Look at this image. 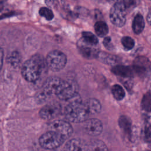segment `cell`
<instances>
[{
	"instance_id": "6da1fadb",
	"label": "cell",
	"mask_w": 151,
	"mask_h": 151,
	"mask_svg": "<svg viewBox=\"0 0 151 151\" xmlns=\"http://www.w3.org/2000/svg\"><path fill=\"white\" fill-rule=\"evenodd\" d=\"M68 103L64 109V114L66 119L73 123L85 122L90 115L88 113L84 101L81 100L78 94L70 99Z\"/></svg>"
},
{
	"instance_id": "7a4b0ae2",
	"label": "cell",
	"mask_w": 151,
	"mask_h": 151,
	"mask_svg": "<svg viewBox=\"0 0 151 151\" xmlns=\"http://www.w3.org/2000/svg\"><path fill=\"white\" fill-rule=\"evenodd\" d=\"M45 61L40 54H35L24 63L21 74L27 81L33 82L37 80L44 67Z\"/></svg>"
},
{
	"instance_id": "3957f363",
	"label": "cell",
	"mask_w": 151,
	"mask_h": 151,
	"mask_svg": "<svg viewBox=\"0 0 151 151\" xmlns=\"http://www.w3.org/2000/svg\"><path fill=\"white\" fill-rule=\"evenodd\" d=\"M135 1H121L116 2L111 8L110 19L111 23L116 27H123L126 21L127 9L135 5Z\"/></svg>"
},
{
	"instance_id": "277c9868",
	"label": "cell",
	"mask_w": 151,
	"mask_h": 151,
	"mask_svg": "<svg viewBox=\"0 0 151 151\" xmlns=\"http://www.w3.org/2000/svg\"><path fill=\"white\" fill-rule=\"evenodd\" d=\"M65 140V139L60 134L48 130L40 136L39 143L42 147L52 150L60 146Z\"/></svg>"
},
{
	"instance_id": "5b68a950",
	"label": "cell",
	"mask_w": 151,
	"mask_h": 151,
	"mask_svg": "<svg viewBox=\"0 0 151 151\" xmlns=\"http://www.w3.org/2000/svg\"><path fill=\"white\" fill-rule=\"evenodd\" d=\"M67 57L64 53L59 50H52L47 55L45 64L53 71L62 70L66 65Z\"/></svg>"
},
{
	"instance_id": "8992f818",
	"label": "cell",
	"mask_w": 151,
	"mask_h": 151,
	"mask_svg": "<svg viewBox=\"0 0 151 151\" xmlns=\"http://www.w3.org/2000/svg\"><path fill=\"white\" fill-rule=\"evenodd\" d=\"M78 85L74 80H63L60 84L55 96L61 100H69L77 94Z\"/></svg>"
},
{
	"instance_id": "52a82bcc",
	"label": "cell",
	"mask_w": 151,
	"mask_h": 151,
	"mask_svg": "<svg viewBox=\"0 0 151 151\" xmlns=\"http://www.w3.org/2000/svg\"><path fill=\"white\" fill-rule=\"evenodd\" d=\"M134 74L145 78L151 76V62L144 56H138L133 61L132 66Z\"/></svg>"
},
{
	"instance_id": "ba28073f",
	"label": "cell",
	"mask_w": 151,
	"mask_h": 151,
	"mask_svg": "<svg viewBox=\"0 0 151 151\" xmlns=\"http://www.w3.org/2000/svg\"><path fill=\"white\" fill-rule=\"evenodd\" d=\"M48 129L49 130L60 134L65 139L70 137L73 132V127L70 123L63 120H56L52 122L49 124Z\"/></svg>"
},
{
	"instance_id": "9c48e42d",
	"label": "cell",
	"mask_w": 151,
	"mask_h": 151,
	"mask_svg": "<svg viewBox=\"0 0 151 151\" xmlns=\"http://www.w3.org/2000/svg\"><path fill=\"white\" fill-rule=\"evenodd\" d=\"M61 81L62 80L60 78L57 77L48 78L42 86V89L40 93V98L41 99H44L53 94L55 95L58 87Z\"/></svg>"
},
{
	"instance_id": "30bf717a",
	"label": "cell",
	"mask_w": 151,
	"mask_h": 151,
	"mask_svg": "<svg viewBox=\"0 0 151 151\" xmlns=\"http://www.w3.org/2000/svg\"><path fill=\"white\" fill-rule=\"evenodd\" d=\"M83 129L88 134L92 136H97L101 133L103 126L100 120L97 119H90L84 122Z\"/></svg>"
},
{
	"instance_id": "8fae6325",
	"label": "cell",
	"mask_w": 151,
	"mask_h": 151,
	"mask_svg": "<svg viewBox=\"0 0 151 151\" xmlns=\"http://www.w3.org/2000/svg\"><path fill=\"white\" fill-rule=\"evenodd\" d=\"M61 106L57 102H52L44 106L40 111V116L44 120H51L61 111Z\"/></svg>"
},
{
	"instance_id": "7c38bea8",
	"label": "cell",
	"mask_w": 151,
	"mask_h": 151,
	"mask_svg": "<svg viewBox=\"0 0 151 151\" xmlns=\"http://www.w3.org/2000/svg\"><path fill=\"white\" fill-rule=\"evenodd\" d=\"M111 72L117 76L124 78L132 77L134 74L132 67L122 65H114L111 68Z\"/></svg>"
},
{
	"instance_id": "4fadbf2b",
	"label": "cell",
	"mask_w": 151,
	"mask_h": 151,
	"mask_svg": "<svg viewBox=\"0 0 151 151\" xmlns=\"http://www.w3.org/2000/svg\"><path fill=\"white\" fill-rule=\"evenodd\" d=\"M118 123L120 129L130 139L132 133V122L127 116L122 115L118 120Z\"/></svg>"
},
{
	"instance_id": "5bb4252c",
	"label": "cell",
	"mask_w": 151,
	"mask_h": 151,
	"mask_svg": "<svg viewBox=\"0 0 151 151\" xmlns=\"http://www.w3.org/2000/svg\"><path fill=\"white\" fill-rule=\"evenodd\" d=\"M84 104L90 114L99 113L101 110L100 101L96 99H89L84 101Z\"/></svg>"
},
{
	"instance_id": "9a60e30c",
	"label": "cell",
	"mask_w": 151,
	"mask_h": 151,
	"mask_svg": "<svg viewBox=\"0 0 151 151\" xmlns=\"http://www.w3.org/2000/svg\"><path fill=\"white\" fill-rule=\"evenodd\" d=\"M97 57L102 63L109 65H113L119 61V58L117 56L104 52H99Z\"/></svg>"
},
{
	"instance_id": "2e32d148",
	"label": "cell",
	"mask_w": 151,
	"mask_h": 151,
	"mask_svg": "<svg viewBox=\"0 0 151 151\" xmlns=\"http://www.w3.org/2000/svg\"><path fill=\"white\" fill-rule=\"evenodd\" d=\"M145 25V22L143 16L140 14H136L132 22V29L134 34H140L143 31Z\"/></svg>"
},
{
	"instance_id": "e0dca14e",
	"label": "cell",
	"mask_w": 151,
	"mask_h": 151,
	"mask_svg": "<svg viewBox=\"0 0 151 151\" xmlns=\"http://www.w3.org/2000/svg\"><path fill=\"white\" fill-rule=\"evenodd\" d=\"M83 42V44L79 45V48L82 55L88 58H91L94 57H97L99 52H97L96 49L92 47L93 46L86 44L84 42Z\"/></svg>"
},
{
	"instance_id": "ac0fdd59",
	"label": "cell",
	"mask_w": 151,
	"mask_h": 151,
	"mask_svg": "<svg viewBox=\"0 0 151 151\" xmlns=\"http://www.w3.org/2000/svg\"><path fill=\"white\" fill-rule=\"evenodd\" d=\"M64 151H83L81 141L77 139L70 140L64 146Z\"/></svg>"
},
{
	"instance_id": "d6986e66",
	"label": "cell",
	"mask_w": 151,
	"mask_h": 151,
	"mask_svg": "<svg viewBox=\"0 0 151 151\" xmlns=\"http://www.w3.org/2000/svg\"><path fill=\"white\" fill-rule=\"evenodd\" d=\"M94 30L99 37H103L107 34L109 27L105 22L99 21L94 24Z\"/></svg>"
},
{
	"instance_id": "ffe728a7",
	"label": "cell",
	"mask_w": 151,
	"mask_h": 151,
	"mask_svg": "<svg viewBox=\"0 0 151 151\" xmlns=\"http://www.w3.org/2000/svg\"><path fill=\"white\" fill-rule=\"evenodd\" d=\"M82 40L83 42L93 47L96 45L99 42L96 36L88 31H84L82 32Z\"/></svg>"
},
{
	"instance_id": "44dd1931",
	"label": "cell",
	"mask_w": 151,
	"mask_h": 151,
	"mask_svg": "<svg viewBox=\"0 0 151 151\" xmlns=\"http://www.w3.org/2000/svg\"><path fill=\"white\" fill-rule=\"evenodd\" d=\"M89 151H108L106 144L101 140H94L90 142L88 145Z\"/></svg>"
},
{
	"instance_id": "7402d4cb",
	"label": "cell",
	"mask_w": 151,
	"mask_h": 151,
	"mask_svg": "<svg viewBox=\"0 0 151 151\" xmlns=\"http://www.w3.org/2000/svg\"><path fill=\"white\" fill-rule=\"evenodd\" d=\"M142 109L147 112H151V90L146 92L141 101Z\"/></svg>"
},
{
	"instance_id": "603a6c76",
	"label": "cell",
	"mask_w": 151,
	"mask_h": 151,
	"mask_svg": "<svg viewBox=\"0 0 151 151\" xmlns=\"http://www.w3.org/2000/svg\"><path fill=\"white\" fill-rule=\"evenodd\" d=\"M111 91L113 96L117 100H122L125 96V91L120 85H113L111 87Z\"/></svg>"
},
{
	"instance_id": "cb8c5ba5",
	"label": "cell",
	"mask_w": 151,
	"mask_h": 151,
	"mask_svg": "<svg viewBox=\"0 0 151 151\" xmlns=\"http://www.w3.org/2000/svg\"><path fill=\"white\" fill-rule=\"evenodd\" d=\"M143 136L146 142H151V117H149L146 120L143 130Z\"/></svg>"
},
{
	"instance_id": "d4e9b609",
	"label": "cell",
	"mask_w": 151,
	"mask_h": 151,
	"mask_svg": "<svg viewBox=\"0 0 151 151\" xmlns=\"http://www.w3.org/2000/svg\"><path fill=\"white\" fill-rule=\"evenodd\" d=\"M21 55L18 51H13L8 57V61L11 65L18 67L21 61Z\"/></svg>"
},
{
	"instance_id": "484cf974",
	"label": "cell",
	"mask_w": 151,
	"mask_h": 151,
	"mask_svg": "<svg viewBox=\"0 0 151 151\" xmlns=\"http://www.w3.org/2000/svg\"><path fill=\"white\" fill-rule=\"evenodd\" d=\"M121 41H122V44L126 50H132L134 46V44H135L134 41L130 37L124 36L122 37Z\"/></svg>"
},
{
	"instance_id": "4316f807",
	"label": "cell",
	"mask_w": 151,
	"mask_h": 151,
	"mask_svg": "<svg viewBox=\"0 0 151 151\" xmlns=\"http://www.w3.org/2000/svg\"><path fill=\"white\" fill-rule=\"evenodd\" d=\"M39 14L41 16L44 17L47 20H51L54 18V14L52 11L47 7L41 8L39 10Z\"/></svg>"
},
{
	"instance_id": "83f0119b",
	"label": "cell",
	"mask_w": 151,
	"mask_h": 151,
	"mask_svg": "<svg viewBox=\"0 0 151 151\" xmlns=\"http://www.w3.org/2000/svg\"><path fill=\"white\" fill-rule=\"evenodd\" d=\"M103 45L109 50L113 49V45L111 42V40L110 37H106L103 40Z\"/></svg>"
},
{
	"instance_id": "f1b7e54d",
	"label": "cell",
	"mask_w": 151,
	"mask_h": 151,
	"mask_svg": "<svg viewBox=\"0 0 151 151\" xmlns=\"http://www.w3.org/2000/svg\"><path fill=\"white\" fill-rule=\"evenodd\" d=\"M3 58H4V51L0 47V71L1 70L3 64Z\"/></svg>"
},
{
	"instance_id": "f546056e",
	"label": "cell",
	"mask_w": 151,
	"mask_h": 151,
	"mask_svg": "<svg viewBox=\"0 0 151 151\" xmlns=\"http://www.w3.org/2000/svg\"><path fill=\"white\" fill-rule=\"evenodd\" d=\"M147 21L149 22V24L151 25V8L149 10V12L147 15Z\"/></svg>"
},
{
	"instance_id": "4dcf8cb0",
	"label": "cell",
	"mask_w": 151,
	"mask_h": 151,
	"mask_svg": "<svg viewBox=\"0 0 151 151\" xmlns=\"http://www.w3.org/2000/svg\"><path fill=\"white\" fill-rule=\"evenodd\" d=\"M51 151H59V150H52Z\"/></svg>"
}]
</instances>
